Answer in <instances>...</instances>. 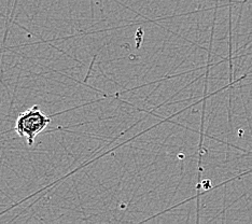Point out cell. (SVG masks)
Segmentation results:
<instances>
[{
    "instance_id": "1",
    "label": "cell",
    "mask_w": 252,
    "mask_h": 224,
    "mask_svg": "<svg viewBox=\"0 0 252 224\" xmlns=\"http://www.w3.org/2000/svg\"><path fill=\"white\" fill-rule=\"evenodd\" d=\"M51 122V117L45 116L39 106H32L21 113L15 121L14 130L20 137L25 138L28 146L32 147L36 137L47 128Z\"/></svg>"
}]
</instances>
